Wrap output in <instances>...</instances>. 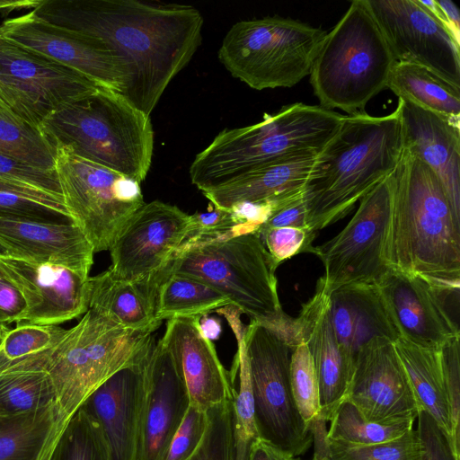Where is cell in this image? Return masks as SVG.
Masks as SVG:
<instances>
[{"mask_svg":"<svg viewBox=\"0 0 460 460\" xmlns=\"http://www.w3.org/2000/svg\"><path fill=\"white\" fill-rule=\"evenodd\" d=\"M228 305H232L230 300L208 284L173 274L159 286L155 316L160 322L174 317H201Z\"/></svg>","mask_w":460,"mask_h":460,"instance_id":"33","label":"cell"},{"mask_svg":"<svg viewBox=\"0 0 460 460\" xmlns=\"http://www.w3.org/2000/svg\"><path fill=\"white\" fill-rule=\"evenodd\" d=\"M0 217L72 222L62 198L4 182H0Z\"/></svg>","mask_w":460,"mask_h":460,"instance_id":"39","label":"cell"},{"mask_svg":"<svg viewBox=\"0 0 460 460\" xmlns=\"http://www.w3.org/2000/svg\"><path fill=\"white\" fill-rule=\"evenodd\" d=\"M49 460H111L102 428L84 405L67 420Z\"/></svg>","mask_w":460,"mask_h":460,"instance_id":"36","label":"cell"},{"mask_svg":"<svg viewBox=\"0 0 460 460\" xmlns=\"http://www.w3.org/2000/svg\"><path fill=\"white\" fill-rule=\"evenodd\" d=\"M153 332L123 328L88 308L40 366L50 377L62 414L69 420L116 372L145 362L155 344Z\"/></svg>","mask_w":460,"mask_h":460,"instance_id":"8","label":"cell"},{"mask_svg":"<svg viewBox=\"0 0 460 460\" xmlns=\"http://www.w3.org/2000/svg\"><path fill=\"white\" fill-rule=\"evenodd\" d=\"M0 153L55 171V149L40 131L15 118L0 103Z\"/></svg>","mask_w":460,"mask_h":460,"instance_id":"38","label":"cell"},{"mask_svg":"<svg viewBox=\"0 0 460 460\" xmlns=\"http://www.w3.org/2000/svg\"><path fill=\"white\" fill-rule=\"evenodd\" d=\"M199 318L169 319L162 341L185 383L190 404L207 411L232 398L234 386L214 343L203 335Z\"/></svg>","mask_w":460,"mask_h":460,"instance_id":"22","label":"cell"},{"mask_svg":"<svg viewBox=\"0 0 460 460\" xmlns=\"http://www.w3.org/2000/svg\"><path fill=\"white\" fill-rule=\"evenodd\" d=\"M278 267L255 232L183 245L157 274L161 281L173 274L202 281L226 296L251 321L281 335L293 317L283 311L279 301Z\"/></svg>","mask_w":460,"mask_h":460,"instance_id":"6","label":"cell"},{"mask_svg":"<svg viewBox=\"0 0 460 460\" xmlns=\"http://www.w3.org/2000/svg\"><path fill=\"white\" fill-rule=\"evenodd\" d=\"M190 215L160 200L144 203L128 220L110 248L109 270L137 281L162 270L182 246Z\"/></svg>","mask_w":460,"mask_h":460,"instance_id":"16","label":"cell"},{"mask_svg":"<svg viewBox=\"0 0 460 460\" xmlns=\"http://www.w3.org/2000/svg\"><path fill=\"white\" fill-rule=\"evenodd\" d=\"M189 406L185 383L160 339L145 368L136 460H164Z\"/></svg>","mask_w":460,"mask_h":460,"instance_id":"19","label":"cell"},{"mask_svg":"<svg viewBox=\"0 0 460 460\" xmlns=\"http://www.w3.org/2000/svg\"><path fill=\"white\" fill-rule=\"evenodd\" d=\"M394 172L359 200L349 223L329 241L315 246L323 266L321 277L331 293L338 288L375 284L390 269L385 246L390 221Z\"/></svg>","mask_w":460,"mask_h":460,"instance_id":"12","label":"cell"},{"mask_svg":"<svg viewBox=\"0 0 460 460\" xmlns=\"http://www.w3.org/2000/svg\"><path fill=\"white\" fill-rule=\"evenodd\" d=\"M344 115L320 105L296 102L262 120L226 128L190 166L201 192L254 169L297 155L319 153L339 129Z\"/></svg>","mask_w":460,"mask_h":460,"instance_id":"4","label":"cell"},{"mask_svg":"<svg viewBox=\"0 0 460 460\" xmlns=\"http://www.w3.org/2000/svg\"><path fill=\"white\" fill-rule=\"evenodd\" d=\"M396 62L424 66L460 87V44L417 0H366Z\"/></svg>","mask_w":460,"mask_h":460,"instance_id":"15","label":"cell"},{"mask_svg":"<svg viewBox=\"0 0 460 460\" xmlns=\"http://www.w3.org/2000/svg\"><path fill=\"white\" fill-rule=\"evenodd\" d=\"M148 358L116 372L83 404L100 422L111 460H136L145 368Z\"/></svg>","mask_w":460,"mask_h":460,"instance_id":"25","label":"cell"},{"mask_svg":"<svg viewBox=\"0 0 460 460\" xmlns=\"http://www.w3.org/2000/svg\"><path fill=\"white\" fill-rule=\"evenodd\" d=\"M327 438L356 445H372L395 439L412 429L414 421L376 423L369 421L344 399L331 419Z\"/></svg>","mask_w":460,"mask_h":460,"instance_id":"37","label":"cell"},{"mask_svg":"<svg viewBox=\"0 0 460 460\" xmlns=\"http://www.w3.org/2000/svg\"><path fill=\"white\" fill-rule=\"evenodd\" d=\"M286 457L288 456L258 438L252 445L248 460H285Z\"/></svg>","mask_w":460,"mask_h":460,"instance_id":"52","label":"cell"},{"mask_svg":"<svg viewBox=\"0 0 460 460\" xmlns=\"http://www.w3.org/2000/svg\"><path fill=\"white\" fill-rule=\"evenodd\" d=\"M290 387L298 412L309 424L321 418L319 385L308 347L301 341L293 349L289 367Z\"/></svg>","mask_w":460,"mask_h":460,"instance_id":"41","label":"cell"},{"mask_svg":"<svg viewBox=\"0 0 460 460\" xmlns=\"http://www.w3.org/2000/svg\"><path fill=\"white\" fill-rule=\"evenodd\" d=\"M403 149L426 164L440 181L460 217V119L399 99Z\"/></svg>","mask_w":460,"mask_h":460,"instance_id":"24","label":"cell"},{"mask_svg":"<svg viewBox=\"0 0 460 460\" xmlns=\"http://www.w3.org/2000/svg\"><path fill=\"white\" fill-rule=\"evenodd\" d=\"M402 153L397 108L384 116L364 111L344 115L335 135L317 155L305 187L307 226L318 232L348 215L396 169Z\"/></svg>","mask_w":460,"mask_h":460,"instance_id":"3","label":"cell"},{"mask_svg":"<svg viewBox=\"0 0 460 460\" xmlns=\"http://www.w3.org/2000/svg\"><path fill=\"white\" fill-rule=\"evenodd\" d=\"M228 322L237 343L231 376H237L238 388L233 393L234 460H248L253 442L258 439L254 419L249 361L243 341L245 326L241 322V311L228 305L216 310Z\"/></svg>","mask_w":460,"mask_h":460,"instance_id":"32","label":"cell"},{"mask_svg":"<svg viewBox=\"0 0 460 460\" xmlns=\"http://www.w3.org/2000/svg\"><path fill=\"white\" fill-rule=\"evenodd\" d=\"M232 399L233 397L207 411L206 433L189 460H234Z\"/></svg>","mask_w":460,"mask_h":460,"instance_id":"42","label":"cell"},{"mask_svg":"<svg viewBox=\"0 0 460 460\" xmlns=\"http://www.w3.org/2000/svg\"><path fill=\"white\" fill-rule=\"evenodd\" d=\"M416 429L420 447V460H459L450 436L427 411L420 410L417 415Z\"/></svg>","mask_w":460,"mask_h":460,"instance_id":"47","label":"cell"},{"mask_svg":"<svg viewBox=\"0 0 460 460\" xmlns=\"http://www.w3.org/2000/svg\"><path fill=\"white\" fill-rule=\"evenodd\" d=\"M284 226L308 227L305 191L276 202L270 216L258 231Z\"/></svg>","mask_w":460,"mask_h":460,"instance_id":"49","label":"cell"},{"mask_svg":"<svg viewBox=\"0 0 460 460\" xmlns=\"http://www.w3.org/2000/svg\"><path fill=\"white\" fill-rule=\"evenodd\" d=\"M25 310L18 289L0 273V324L19 323Z\"/></svg>","mask_w":460,"mask_h":460,"instance_id":"50","label":"cell"},{"mask_svg":"<svg viewBox=\"0 0 460 460\" xmlns=\"http://www.w3.org/2000/svg\"><path fill=\"white\" fill-rule=\"evenodd\" d=\"M0 273L22 295L25 310L20 323L59 325L89 308L90 280L59 265L34 263L0 253Z\"/></svg>","mask_w":460,"mask_h":460,"instance_id":"18","label":"cell"},{"mask_svg":"<svg viewBox=\"0 0 460 460\" xmlns=\"http://www.w3.org/2000/svg\"><path fill=\"white\" fill-rule=\"evenodd\" d=\"M445 386L453 423V442L460 454V336L440 348Z\"/></svg>","mask_w":460,"mask_h":460,"instance_id":"46","label":"cell"},{"mask_svg":"<svg viewBox=\"0 0 460 460\" xmlns=\"http://www.w3.org/2000/svg\"><path fill=\"white\" fill-rule=\"evenodd\" d=\"M0 253L68 268L89 278L94 250L74 223L0 217Z\"/></svg>","mask_w":460,"mask_h":460,"instance_id":"23","label":"cell"},{"mask_svg":"<svg viewBox=\"0 0 460 460\" xmlns=\"http://www.w3.org/2000/svg\"><path fill=\"white\" fill-rule=\"evenodd\" d=\"M324 460H420L417 431L383 443L356 445L327 438Z\"/></svg>","mask_w":460,"mask_h":460,"instance_id":"40","label":"cell"},{"mask_svg":"<svg viewBox=\"0 0 460 460\" xmlns=\"http://www.w3.org/2000/svg\"><path fill=\"white\" fill-rule=\"evenodd\" d=\"M57 404L56 392L42 369L0 372V416H15Z\"/></svg>","mask_w":460,"mask_h":460,"instance_id":"35","label":"cell"},{"mask_svg":"<svg viewBox=\"0 0 460 460\" xmlns=\"http://www.w3.org/2000/svg\"><path fill=\"white\" fill-rule=\"evenodd\" d=\"M32 11L119 54L129 72L121 95L148 116L197 51L204 23L191 5L140 0H40Z\"/></svg>","mask_w":460,"mask_h":460,"instance_id":"1","label":"cell"},{"mask_svg":"<svg viewBox=\"0 0 460 460\" xmlns=\"http://www.w3.org/2000/svg\"><path fill=\"white\" fill-rule=\"evenodd\" d=\"M345 399L376 423L414 421L420 411L394 342L381 337L357 353Z\"/></svg>","mask_w":460,"mask_h":460,"instance_id":"17","label":"cell"},{"mask_svg":"<svg viewBox=\"0 0 460 460\" xmlns=\"http://www.w3.org/2000/svg\"><path fill=\"white\" fill-rule=\"evenodd\" d=\"M67 419L58 404L0 419V460H49Z\"/></svg>","mask_w":460,"mask_h":460,"instance_id":"30","label":"cell"},{"mask_svg":"<svg viewBox=\"0 0 460 460\" xmlns=\"http://www.w3.org/2000/svg\"><path fill=\"white\" fill-rule=\"evenodd\" d=\"M9 330L10 329L8 328L7 325L0 324V347H1L3 341Z\"/></svg>","mask_w":460,"mask_h":460,"instance_id":"54","label":"cell"},{"mask_svg":"<svg viewBox=\"0 0 460 460\" xmlns=\"http://www.w3.org/2000/svg\"><path fill=\"white\" fill-rule=\"evenodd\" d=\"M285 460H296V459L292 458V457H286Z\"/></svg>","mask_w":460,"mask_h":460,"instance_id":"55","label":"cell"},{"mask_svg":"<svg viewBox=\"0 0 460 460\" xmlns=\"http://www.w3.org/2000/svg\"><path fill=\"white\" fill-rule=\"evenodd\" d=\"M255 233L242 224L231 210L209 208L190 215L189 234L182 244H191Z\"/></svg>","mask_w":460,"mask_h":460,"instance_id":"43","label":"cell"},{"mask_svg":"<svg viewBox=\"0 0 460 460\" xmlns=\"http://www.w3.org/2000/svg\"><path fill=\"white\" fill-rule=\"evenodd\" d=\"M101 89L75 70L0 39V103L23 123L39 129L56 111Z\"/></svg>","mask_w":460,"mask_h":460,"instance_id":"13","label":"cell"},{"mask_svg":"<svg viewBox=\"0 0 460 460\" xmlns=\"http://www.w3.org/2000/svg\"><path fill=\"white\" fill-rule=\"evenodd\" d=\"M317 154L284 159L202 191L212 206L230 210L243 203H275L305 191Z\"/></svg>","mask_w":460,"mask_h":460,"instance_id":"27","label":"cell"},{"mask_svg":"<svg viewBox=\"0 0 460 460\" xmlns=\"http://www.w3.org/2000/svg\"><path fill=\"white\" fill-rule=\"evenodd\" d=\"M330 293L320 278L314 296L295 317L298 342L304 341L312 356L320 396V416L330 421L346 398L355 360L340 345L329 314Z\"/></svg>","mask_w":460,"mask_h":460,"instance_id":"21","label":"cell"},{"mask_svg":"<svg viewBox=\"0 0 460 460\" xmlns=\"http://www.w3.org/2000/svg\"><path fill=\"white\" fill-rule=\"evenodd\" d=\"M257 233L278 266L295 255L315 253L313 242L318 232L308 227H271Z\"/></svg>","mask_w":460,"mask_h":460,"instance_id":"45","label":"cell"},{"mask_svg":"<svg viewBox=\"0 0 460 460\" xmlns=\"http://www.w3.org/2000/svg\"><path fill=\"white\" fill-rule=\"evenodd\" d=\"M66 330L59 325L16 323V327L8 331L0 347V372L40 369Z\"/></svg>","mask_w":460,"mask_h":460,"instance_id":"34","label":"cell"},{"mask_svg":"<svg viewBox=\"0 0 460 460\" xmlns=\"http://www.w3.org/2000/svg\"><path fill=\"white\" fill-rule=\"evenodd\" d=\"M376 284L401 338L422 348L440 349L460 336L446 308L445 295L425 279L389 269Z\"/></svg>","mask_w":460,"mask_h":460,"instance_id":"20","label":"cell"},{"mask_svg":"<svg viewBox=\"0 0 460 460\" xmlns=\"http://www.w3.org/2000/svg\"><path fill=\"white\" fill-rule=\"evenodd\" d=\"M207 427V411L190 404L170 443L164 460H189L200 445Z\"/></svg>","mask_w":460,"mask_h":460,"instance_id":"48","label":"cell"},{"mask_svg":"<svg viewBox=\"0 0 460 460\" xmlns=\"http://www.w3.org/2000/svg\"><path fill=\"white\" fill-rule=\"evenodd\" d=\"M386 89H390L398 99L407 100L425 110L460 119V87L424 66L395 62Z\"/></svg>","mask_w":460,"mask_h":460,"instance_id":"31","label":"cell"},{"mask_svg":"<svg viewBox=\"0 0 460 460\" xmlns=\"http://www.w3.org/2000/svg\"><path fill=\"white\" fill-rule=\"evenodd\" d=\"M243 341L249 361L258 438L282 455L295 458L313 441L292 395L289 379L293 352L284 340L250 321Z\"/></svg>","mask_w":460,"mask_h":460,"instance_id":"11","label":"cell"},{"mask_svg":"<svg viewBox=\"0 0 460 460\" xmlns=\"http://www.w3.org/2000/svg\"><path fill=\"white\" fill-rule=\"evenodd\" d=\"M53 146L141 183L151 166L154 130L150 116L119 93L101 89L49 115L39 127Z\"/></svg>","mask_w":460,"mask_h":460,"instance_id":"5","label":"cell"},{"mask_svg":"<svg viewBox=\"0 0 460 460\" xmlns=\"http://www.w3.org/2000/svg\"><path fill=\"white\" fill-rule=\"evenodd\" d=\"M436 3L445 17L447 30L455 40L460 44V13L458 7L451 0H436Z\"/></svg>","mask_w":460,"mask_h":460,"instance_id":"51","label":"cell"},{"mask_svg":"<svg viewBox=\"0 0 460 460\" xmlns=\"http://www.w3.org/2000/svg\"><path fill=\"white\" fill-rule=\"evenodd\" d=\"M89 280V308L126 329L155 332L161 324L155 316L161 284L155 273L141 280L128 281L116 278L108 270Z\"/></svg>","mask_w":460,"mask_h":460,"instance_id":"28","label":"cell"},{"mask_svg":"<svg viewBox=\"0 0 460 460\" xmlns=\"http://www.w3.org/2000/svg\"><path fill=\"white\" fill-rule=\"evenodd\" d=\"M199 327L203 335L210 341L217 340L221 333V323L215 317L205 314L199 318Z\"/></svg>","mask_w":460,"mask_h":460,"instance_id":"53","label":"cell"},{"mask_svg":"<svg viewBox=\"0 0 460 460\" xmlns=\"http://www.w3.org/2000/svg\"><path fill=\"white\" fill-rule=\"evenodd\" d=\"M326 33L277 15L240 21L224 37L218 58L252 89L292 87L309 75Z\"/></svg>","mask_w":460,"mask_h":460,"instance_id":"9","label":"cell"},{"mask_svg":"<svg viewBox=\"0 0 460 460\" xmlns=\"http://www.w3.org/2000/svg\"><path fill=\"white\" fill-rule=\"evenodd\" d=\"M55 172L64 205L94 252L109 251L131 216L145 203L140 183L54 145Z\"/></svg>","mask_w":460,"mask_h":460,"instance_id":"10","label":"cell"},{"mask_svg":"<svg viewBox=\"0 0 460 460\" xmlns=\"http://www.w3.org/2000/svg\"><path fill=\"white\" fill-rule=\"evenodd\" d=\"M330 319L337 340L354 360L374 338H401L387 305L375 284L347 285L330 293Z\"/></svg>","mask_w":460,"mask_h":460,"instance_id":"26","label":"cell"},{"mask_svg":"<svg viewBox=\"0 0 460 460\" xmlns=\"http://www.w3.org/2000/svg\"><path fill=\"white\" fill-rule=\"evenodd\" d=\"M0 182L61 196L55 171L45 170L0 153Z\"/></svg>","mask_w":460,"mask_h":460,"instance_id":"44","label":"cell"},{"mask_svg":"<svg viewBox=\"0 0 460 460\" xmlns=\"http://www.w3.org/2000/svg\"><path fill=\"white\" fill-rule=\"evenodd\" d=\"M0 39L67 66L102 88L122 93L129 80L128 68L102 40L49 24L31 10L4 20Z\"/></svg>","mask_w":460,"mask_h":460,"instance_id":"14","label":"cell"},{"mask_svg":"<svg viewBox=\"0 0 460 460\" xmlns=\"http://www.w3.org/2000/svg\"><path fill=\"white\" fill-rule=\"evenodd\" d=\"M395 58L366 0H354L315 56L309 75L319 105L363 111L387 82Z\"/></svg>","mask_w":460,"mask_h":460,"instance_id":"7","label":"cell"},{"mask_svg":"<svg viewBox=\"0 0 460 460\" xmlns=\"http://www.w3.org/2000/svg\"><path fill=\"white\" fill-rule=\"evenodd\" d=\"M394 345L419 409L429 413L453 440V423L440 349L422 348L402 338H399Z\"/></svg>","mask_w":460,"mask_h":460,"instance_id":"29","label":"cell"},{"mask_svg":"<svg viewBox=\"0 0 460 460\" xmlns=\"http://www.w3.org/2000/svg\"><path fill=\"white\" fill-rule=\"evenodd\" d=\"M385 258L390 269L420 276L444 295L460 286V217L434 172L403 149L394 171Z\"/></svg>","mask_w":460,"mask_h":460,"instance_id":"2","label":"cell"}]
</instances>
